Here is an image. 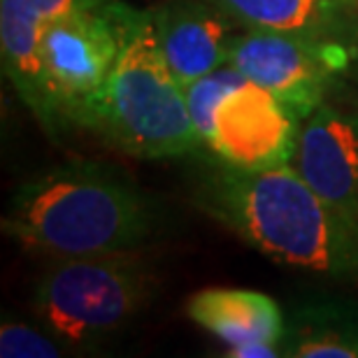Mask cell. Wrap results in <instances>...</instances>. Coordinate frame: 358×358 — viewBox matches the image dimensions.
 Returning <instances> with one entry per match:
<instances>
[{"label": "cell", "instance_id": "obj_10", "mask_svg": "<svg viewBox=\"0 0 358 358\" xmlns=\"http://www.w3.org/2000/svg\"><path fill=\"white\" fill-rule=\"evenodd\" d=\"M89 3L98 0H0L3 70L45 128L49 124V112L42 84L40 40L52 21Z\"/></svg>", "mask_w": 358, "mask_h": 358}, {"label": "cell", "instance_id": "obj_14", "mask_svg": "<svg viewBox=\"0 0 358 358\" xmlns=\"http://www.w3.org/2000/svg\"><path fill=\"white\" fill-rule=\"evenodd\" d=\"M242 80H247L240 70H235L233 66H224L214 73L200 77V80L191 82L189 87H184L186 91V105H189V114L193 119V126L203 138L205 145V154L207 147H210V138H212V126H214V110L221 103V98L226 96L228 91L235 89Z\"/></svg>", "mask_w": 358, "mask_h": 358}, {"label": "cell", "instance_id": "obj_1", "mask_svg": "<svg viewBox=\"0 0 358 358\" xmlns=\"http://www.w3.org/2000/svg\"><path fill=\"white\" fill-rule=\"evenodd\" d=\"M196 205L272 261L358 282V219L321 198L293 166L245 173L214 163Z\"/></svg>", "mask_w": 358, "mask_h": 358}, {"label": "cell", "instance_id": "obj_12", "mask_svg": "<svg viewBox=\"0 0 358 358\" xmlns=\"http://www.w3.org/2000/svg\"><path fill=\"white\" fill-rule=\"evenodd\" d=\"M186 317L219 338L228 349L256 342L279 347L286 333L279 305L266 293L252 289H203L189 298Z\"/></svg>", "mask_w": 358, "mask_h": 358}, {"label": "cell", "instance_id": "obj_3", "mask_svg": "<svg viewBox=\"0 0 358 358\" xmlns=\"http://www.w3.org/2000/svg\"><path fill=\"white\" fill-rule=\"evenodd\" d=\"M73 126L98 133L135 159H179L205 152L186 91L168 66L149 10H131L117 63Z\"/></svg>", "mask_w": 358, "mask_h": 358}, {"label": "cell", "instance_id": "obj_7", "mask_svg": "<svg viewBox=\"0 0 358 358\" xmlns=\"http://www.w3.org/2000/svg\"><path fill=\"white\" fill-rule=\"evenodd\" d=\"M303 119L270 89L242 80L221 98L207 154L214 163L245 173L291 166Z\"/></svg>", "mask_w": 358, "mask_h": 358}, {"label": "cell", "instance_id": "obj_15", "mask_svg": "<svg viewBox=\"0 0 358 358\" xmlns=\"http://www.w3.org/2000/svg\"><path fill=\"white\" fill-rule=\"evenodd\" d=\"M66 354V345H61L52 333L40 331L21 321H5L0 326V356L3 358H56Z\"/></svg>", "mask_w": 358, "mask_h": 358}, {"label": "cell", "instance_id": "obj_6", "mask_svg": "<svg viewBox=\"0 0 358 358\" xmlns=\"http://www.w3.org/2000/svg\"><path fill=\"white\" fill-rule=\"evenodd\" d=\"M354 52L347 47L279 31L242 28L233 40L228 66L247 80L270 89L300 119L326 103L338 77L349 68Z\"/></svg>", "mask_w": 358, "mask_h": 358}, {"label": "cell", "instance_id": "obj_2", "mask_svg": "<svg viewBox=\"0 0 358 358\" xmlns=\"http://www.w3.org/2000/svg\"><path fill=\"white\" fill-rule=\"evenodd\" d=\"M159 210L117 170L70 161L42 170L14 191L3 233L26 252L70 256L140 252L159 233Z\"/></svg>", "mask_w": 358, "mask_h": 358}, {"label": "cell", "instance_id": "obj_4", "mask_svg": "<svg viewBox=\"0 0 358 358\" xmlns=\"http://www.w3.org/2000/svg\"><path fill=\"white\" fill-rule=\"evenodd\" d=\"M154 272L140 252L52 259L35 286V317L61 345H98L145 310Z\"/></svg>", "mask_w": 358, "mask_h": 358}, {"label": "cell", "instance_id": "obj_8", "mask_svg": "<svg viewBox=\"0 0 358 358\" xmlns=\"http://www.w3.org/2000/svg\"><path fill=\"white\" fill-rule=\"evenodd\" d=\"M291 166L321 198L358 219V112L319 105L303 121Z\"/></svg>", "mask_w": 358, "mask_h": 358}, {"label": "cell", "instance_id": "obj_9", "mask_svg": "<svg viewBox=\"0 0 358 358\" xmlns=\"http://www.w3.org/2000/svg\"><path fill=\"white\" fill-rule=\"evenodd\" d=\"M149 12L168 66L182 87L228 66L233 40L242 28L217 3L161 0Z\"/></svg>", "mask_w": 358, "mask_h": 358}, {"label": "cell", "instance_id": "obj_13", "mask_svg": "<svg viewBox=\"0 0 358 358\" xmlns=\"http://www.w3.org/2000/svg\"><path fill=\"white\" fill-rule=\"evenodd\" d=\"M282 356L358 358V307L349 303L307 305L286 326Z\"/></svg>", "mask_w": 358, "mask_h": 358}, {"label": "cell", "instance_id": "obj_5", "mask_svg": "<svg viewBox=\"0 0 358 358\" xmlns=\"http://www.w3.org/2000/svg\"><path fill=\"white\" fill-rule=\"evenodd\" d=\"M131 10L121 0H98L47 26L40 40L47 128L73 126L82 107L103 89L119 59Z\"/></svg>", "mask_w": 358, "mask_h": 358}, {"label": "cell", "instance_id": "obj_11", "mask_svg": "<svg viewBox=\"0 0 358 358\" xmlns=\"http://www.w3.org/2000/svg\"><path fill=\"white\" fill-rule=\"evenodd\" d=\"M240 28L331 42L358 54V0H212Z\"/></svg>", "mask_w": 358, "mask_h": 358}]
</instances>
